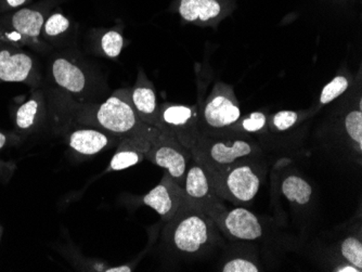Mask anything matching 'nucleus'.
<instances>
[{"mask_svg":"<svg viewBox=\"0 0 362 272\" xmlns=\"http://www.w3.org/2000/svg\"><path fill=\"white\" fill-rule=\"evenodd\" d=\"M6 143H7V136L0 131V150L5 147Z\"/></svg>","mask_w":362,"mask_h":272,"instance_id":"obj_31","label":"nucleus"},{"mask_svg":"<svg viewBox=\"0 0 362 272\" xmlns=\"http://www.w3.org/2000/svg\"><path fill=\"white\" fill-rule=\"evenodd\" d=\"M184 201V189L166 172L160 184L148 192L142 198L141 202L151 207L163 220L168 223L176 214Z\"/></svg>","mask_w":362,"mask_h":272,"instance_id":"obj_12","label":"nucleus"},{"mask_svg":"<svg viewBox=\"0 0 362 272\" xmlns=\"http://www.w3.org/2000/svg\"><path fill=\"white\" fill-rule=\"evenodd\" d=\"M218 231L216 223L206 213L185 198L176 214L163 229V240L174 253L197 257L216 245Z\"/></svg>","mask_w":362,"mask_h":272,"instance_id":"obj_2","label":"nucleus"},{"mask_svg":"<svg viewBox=\"0 0 362 272\" xmlns=\"http://www.w3.org/2000/svg\"><path fill=\"white\" fill-rule=\"evenodd\" d=\"M160 124L162 133L176 138L190 150L202 136L199 112L195 107L164 103L160 105Z\"/></svg>","mask_w":362,"mask_h":272,"instance_id":"obj_8","label":"nucleus"},{"mask_svg":"<svg viewBox=\"0 0 362 272\" xmlns=\"http://www.w3.org/2000/svg\"><path fill=\"white\" fill-rule=\"evenodd\" d=\"M81 124L100 128L119 138H135L152 142L160 131L144 123L130 100L129 89H119L105 102L86 107L77 113Z\"/></svg>","mask_w":362,"mask_h":272,"instance_id":"obj_1","label":"nucleus"},{"mask_svg":"<svg viewBox=\"0 0 362 272\" xmlns=\"http://www.w3.org/2000/svg\"><path fill=\"white\" fill-rule=\"evenodd\" d=\"M349 88V79L344 75H337L329 84L325 85L320 93L319 102L321 105L332 102Z\"/></svg>","mask_w":362,"mask_h":272,"instance_id":"obj_23","label":"nucleus"},{"mask_svg":"<svg viewBox=\"0 0 362 272\" xmlns=\"http://www.w3.org/2000/svg\"><path fill=\"white\" fill-rule=\"evenodd\" d=\"M282 194L296 206H306L313 196V187L300 175H288L281 184Z\"/></svg>","mask_w":362,"mask_h":272,"instance_id":"obj_18","label":"nucleus"},{"mask_svg":"<svg viewBox=\"0 0 362 272\" xmlns=\"http://www.w3.org/2000/svg\"><path fill=\"white\" fill-rule=\"evenodd\" d=\"M144 158L166 170L173 179L182 187L193 155L191 150L176 138L160 131L146 150Z\"/></svg>","mask_w":362,"mask_h":272,"instance_id":"obj_6","label":"nucleus"},{"mask_svg":"<svg viewBox=\"0 0 362 272\" xmlns=\"http://www.w3.org/2000/svg\"><path fill=\"white\" fill-rule=\"evenodd\" d=\"M52 79L59 88L72 95H81L86 91L88 77L81 66L71 59L58 57L52 62Z\"/></svg>","mask_w":362,"mask_h":272,"instance_id":"obj_15","label":"nucleus"},{"mask_svg":"<svg viewBox=\"0 0 362 272\" xmlns=\"http://www.w3.org/2000/svg\"><path fill=\"white\" fill-rule=\"evenodd\" d=\"M101 271L105 272H132L133 271V268L130 267V266H119V267H110V268H103Z\"/></svg>","mask_w":362,"mask_h":272,"instance_id":"obj_29","label":"nucleus"},{"mask_svg":"<svg viewBox=\"0 0 362 272\" xmlns=\"http://www.w3.org/2000/svg\"><path fill=\"white\" fill-rule=\"evenodd\" d=\"M121 138L100 128L86 127L75 129L69 136V146L81 155H95L103 150L117 147Z\"/></svg>","mask_w":362,"mask_h":272,"instance_id":"obj_14","label":"nucleus"},{"mask_svg":"<svg viewBox=\"0 0 362 272\" xmlns=\"http://www.w3.org/2000/svg\"><path fill=\"white\" fill-rule=\"evenodd\" d=\"M124 47V38L117 30H109L101 37V49L109 58H117Z\"/></svg>","mask_w":362,"mask_h":272,"instance_id":"obj_25","label":"nucleus"},{"mask_svg":"<svg viewBox=\"0 0 362 272\" xmlns=\"http://www.w3.org/2000/svg\"><path fill=\"white\" fill-rule=\"evenodd\" d=\"M333 271H339V272H361L358 268H356L355 266L351 265L349 263H344L343 265L337 266V268H334Z\"/></svg>","mask_w":362,"mask_h":272,"instance_id":"obj_28","label":"nucleus"},{"mask_svg":"<svg viewBox=\"0 0 362 272\" xmlns=\"http://www.w3.org/2000/svg\"><path fill=\"white\" fill-rule=\"evenodd\" d=\"M344 129L358 155L362 153V111L353 110L344 119Z\"/></svg>","mask_w":362,"mask_h":272,"instance_id":"obj_20","label":"nucleus"},{"mask_svg":"<svg viewBox=\"0 0 362 272\" xmlns=\"http://www.w3.org/2000/svg\"><path fill=\"white\" fill-rule=\"evenodd\" d=\"M241 119V110L235 90L230 85L217 83L199 112L202 134L227 133Z\"/></svg>","mask_w":362,"mask_h":272,"instance_id":"obj_5","label":"nucleus"},{"mask_svg":"<svg viewBox=\"0 0 362 272\" xmlns=\"http://www.w3.org/2000/svg\"><path fill=\"white\" fill-rule=\"evenodd\" d=\"M151 143L135 138H121L117 146V151L110 162L107 172H119L141 163Z\"/></svg>","mask_w":362,"mask_h":272,"instance_id":"obj_16","label":"nucleus"},{"mask_svg":"<svg viewBox=\"0 0 362 272\" xmlns=\"http://www.w3.org/2000/svg\"><path fill=\"white\" fill-rule=\"evenodd\" d=\"M0 83H23L36 87L40 73L36 61L28 52L12 45H0Z\"/></svg>","mask_w":362,"mask_h":272,"instance_id":"obj_10","label":"nucleus"},{"mask_svg":"<svg viewBox=\"0 0 362 272\" xmlns=\"http://www.w3.org/2000/svg\"><path fill=\"white\" fill-rule=\"evenodd\" d=\"M193 158L211 172H218L235 162L257 158L262 150L249 135L241 133L202 134L191 149Z\"/></svg>","mask_w":362,"mask_h":272,"instance_id":"obj_3","label":"nucleus"},{"mask_svg":"<svg viewBox=\"0 0 362 272\" xmlns=\"http://www.w3.org/2000/svg\"><path fill=\"white\" fill-rule=\"evenodd\" d=\"M182 189L185 198L200 207L211 219L226 208L214 186L211 172L194 158L189 164Z\"/></svg>","mask_w":362,"mask_h":272,"instance_id":"obj_7","label":"nucleus"},{"mask_svg":"<svg viewBox=\"0 0 362 272\" xmlns=\"http://www.w3.org/2000/svg\"><path fill=\"white\" fill-rule=\"evenodd\" d=\"M339 254L344 263L355 266L362 271V242L360 235H351L339 243Z\"/></svg>","mask_w":362,"mask_h":272,"instance_id":"obj_21","label":"nucleus"},{"mask_svg":"<svg viewBox=\"0 0 362 272\" xmlns=\"http://www.w3.org/2000/svg\"><path fill=\"white\" fill-rule=\"evenodd\" d=\"M130 90V100L139 119L160 131V105L156 98L153 84L140 70L138 79Z\"/></svg>","mask_w":362,"mask_h":272,"instance_id":"obj_13","label":"nucleus"},{"mask_svg":"<svg viewBox=\"0 0 362 272\" xmlns=\"http://www.w3.org/2000/svg\"><path fill=\"white\" fill-rule=\"evenodd\" d=\"M213 220L218 230L233 241H256L264 235L259 218L243 207H226Z\"/></svg>","mask_w":362,"mask_h":272,"instance_id":"obj_11","label":"nucleus"},{"mask_svg":"<svg viewBox=\"0 0 362 272\" xmlns=\"http://www.w3.org/2000/svg\"><path fill=\"white\" fill-rule=\"evenodd\" d=\"M178 11L185 21L209 22L218 17L221 7L217 0H181Z\"/></svg>","mask_w":362,"mask_h":272,"instance_id":"obj_17","label":"nucleus"},{"mask_svg":"<svg viewBox=\"0 0 362 272\" xmlns=\"http://www.w3.org/2000/svg\"><path fill=\"white\" fill-rule=\"evenodd\" d=\"M5 3L10 9H16V8L21 7L24 4L28 3V0H5Z\"/></svg>","mask_w":362,"mask_h":272,"instance_id":"obj_30","label":"nucleus"},{"mask_svg":"<svg viewBox=\"0 0 362 272\" xmlns=\"http://www.w3.org/2000/svg\"><path fill=\"white\" fill-rule=\"evenodd\" d=\"M0 240H1V227H0Z\"/></svg>","mask_w":362,"mask_h":272,"instance_id":"obj_32","label":"nucleus"},{"mask_svg":"<svg viewBox=\"0 0 362 272\" xmlns=\"http://www.w3.org/2000/svg\"><path fill=\"white\" fill-rule=\"evenodd\" d=\"M44 112V101L40 93H33L16 112V126L22 131H30L37 124Z\"/></svg>","mask_w":362,"mask_h":272,"instance_id":"obj_19","label":"nucleus"},{"mask_svg":"<svg viewBox=\"0 0 362 272\" xmlns=\"http://www.w3.org/2000/svg\"><path fill=\"white\" fill-rule=\"evenodd\" d=\"M300 121V113L295 111H280L276 112V114L272 117L270 121V128L274 131H288L291 128L294 127Z\"/></svg>","mask_w":362,"mask_h":272,"instance_id":"obj_26","label":"nucleus"},{"mask_svg":"<svg viewBox=\"0 0 362 272\" xmlns=\"http://www.w3.org/2000/svg\"><path fill=\"white\" fill-rule=\"evenodd\" d=\"M268 126V119L265 113L262 112H253L247 117L240 119L235 125L230 128L228 131L233 133H241L249 135V134L264 133ZM227 131V133H228Z\"/></svg>","mask_w":362,"mask_h":272,"instance_id":"obj_22","label":"nucleus"},{"mask_svg":"<svg viewBox=\"0 0 362 272\" xmlns=\"http://www.w3.org/2000/svg\"><path fill=\"white\" fill-rule=\"evenodd\" d=\"M221 271L223 272H259L262 271L260 266L254 259L247 257H233L228 259L221 266Z\"/></svg>","mask_w":362,"mask_h":272,"instance_id":"obj_27","label":"nucleus"},{"mask_svg":"<svg viewBox=\"0 0 362 272\" xmlns=\"http://www.w3.org/2000/svg\"><path fill=\"white\" fill-rule=\"evenodd\" d=\"M70 30V21L60 12L52 14L45 20L42 26V35L46 38H56L63 35Z\"/></svg>","mask_w":362,"mask_h":272,"instance_id":"obj_24","label":"nucleus"},{"mask_svg":"<svg viewBox=\"0 0 362 272\" xmlns=\"http://www.w3.org/2000/svg\"><path fill=\"white\" fill-rule=\"evenodd\" d=\"M44 13L40 10L23 8L13 12L0 23V42L12 46L40 45Z\"/></svg>","mask_w":362,"mask_h":272,"instance_id":"obj_9","label":"nucleus"},{"mask_svg":"<svg viewBox=\"0 0 362 272\" xmlns=\"http://www.w3.org/2000/svg\"><path fill=\"white\" fill-rule=\"evenodd\" d=\"M258 158H243L218 172H209L221 200L241 205L249 204L255 199L265 176Z\"/></svg>","mask_w":362,"mask_h":272,"instance_id":"obj_4","label":"nucleus"}]
</instances>
